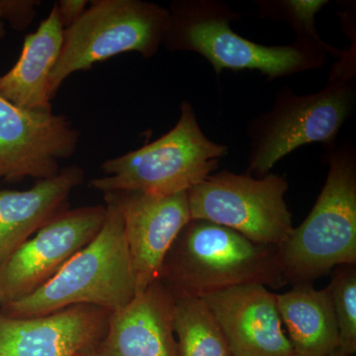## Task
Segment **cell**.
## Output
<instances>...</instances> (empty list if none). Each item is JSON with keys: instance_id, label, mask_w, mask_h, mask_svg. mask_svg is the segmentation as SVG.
Wrapping results in <instances>:
<instances>
[{"instance_id": "obj_4", "label": "cell", "mask_w": 356, "mask_h": 356, "mask_svg": "<svg viewBox=\"0 0 356 356\" xmlns=\"http://www.w3.org/2000/svg\"><path fill=\"white\" fill-rule=\"evenodd\" d=\"M105 206L106 217L97 236L37 291L0 305L2 313L24 318L76 305L110 312L127 305L136 286L123 219L113 203L105 201Z\"/></svg>"}, {"instance_id": "obj_21", "label": "cell", "mask_w": 356, "mask_h": 356, "mask_svg": "<svg viewBox=\"0 0 356 356\" xmlns=\"http://www.w3.org/2000/svg\"><path fill=\"white\" fill-rule=\"evenodd\" d=\"M40 4L37 0H0V39L6 37L7 23L16 30L31 24Z\"/></svg>"}, {"instance_id": "obj_13", "label": "cell", "mask_w": 356, "mask_h": 356, "mask_svg": "<svg viewBox=\"0 0 356 356\" xmlns=\"http://www.w3.org/2000/svg\"><path fill=\"white\" fill-rule=\"evenodd\" d=\"M111 312L76 305L48 315L11 318L0 310V356H74L96 348Z\"/></svg>"}, {"instance_id": "obj_23", "label": "cell", "mask_w": 356, "mask_h": 356, "mask_svg": "<svg viewBox=\"0 0 356 356\" xmlns=\"http://www.w3.org/2000/svg\"><path fill=\"white\" fill-rule=\"evenodd\" d=\"M74 356H98L96 355L95 348H86L77 353Z\"/></svg>"}, {"instance_id": "obj_2", "label": "cell", "mask_w": 356, "mask_h": 356, "mask_svg": "<svg viewBox=\"0 0 356 356\" xmlns=\"http://www.w3.org/2000/svg\"><path fill=\"white\" fill-rule=\"evenodd\" d=\"M355 55L346 51L318 92L299 95L290 88L280 89L271 108L248 122L247 175L266 177L280 159L305 145L336 146L339 132L355 113Z\"/></svg>"}, {"instance_id": "obj_1", "label": "cell", "mask_w": 356, "mask_h": 356, "mask_svg": "<svg viewBox=\"0 0 356 356\" xmlns=\"http://www.w3.org/2000/svg\"><path fill=\"white\" fill-rule=\"evenodd\" d=\"M168 10L170 21L163 46L199 54L217 76L225 70H257L273 81L322 69L327 55L341 58L346 51L301 38L285 46L255 43L234 31L231 23L243 15L219 0H177Z\"/></svg>"}, {"instance_id": "obj_6", "label": "cell", "mask_w": 356, "mask_h": 356, "mask_svg": "<svg viewBox=\"0 0 356 356\" xmlns=\"http://www.w3.org/2000/svg\"><path fill=\"white\" fill-rule=\"evenodd\" d=\"M228 147L209 139L188 102L180 105L172 130L140 149L102 163L104 177L89 185L102 193L138 191L153 195L187 192L214 173Z\"/></svg>"}, {"instance_id": "obj_7", "label": "cell", "mask_w": 356, "mask_h": 356, "mask_svg": "<svg viewBox=\"0 0 356 356\" xmlns=\"http://www.w3.org/2000/svg\"><path fill=\"white\" fill-rule=\"evenodd\" d=\"M83 15L65 28L60 57L50 79L51 99L74 72L125 53L153 58L163 46L170 13L143 0H95Z\"/></svg>"}, {"instance_id": "obj_20", "label": "cell", "mask_w": 356, "mask_h": 356, "mask_svg": "<svg viewBox=\"0 0 356 356\" xmlns=\"http://www.w3.org/2000/svg\"><path fill=\"white\" fill-rule=\"evenodd\" d=\"M257 13L264 19L284 21L296 32L297 38L306 39L316 44H327L318 36L315 18L325 0H257Z\"/></svg>"}, {"instance_id": "obj_22", "label": "cell", "mask_w": 356, "mask_h": 356, "mask_svg": "<svg viewBox=\"0 0 356 356\" xmlns=\"http://www.w3.org/2000/svg\"><path fill=\"white\" fill-rule=\"evenodd\" d=\"M57 4L58 13L65 28L74 24V22L86 10L88 1L86 0H60Z\"/></svg>"}, {"instance_id": "obj_5", "label": "cell", "mask_w": 356, "mask_h": 356, "mask_svg": "<svg viewBox=\"0 0 356 356\" xmlns=\"http://www.w3.org/2000/svg\"><path fill=\"white\" fill-rule=\"evenodd\" d=\"M327 175L310 214L278 248L286 282H311L343 266L356 264V151L327 149Z\"/></svg>"}, {"instance_id": "obj_19", "label": "cell", "mask_w": 356, "mask_h": 356, "mask_svg": "<svg viewBox=\"0 0 356 356\" xmlns=\"http://www.w3.org/2000/svg\"><path fill=\"white\" fill-rule=\"evenodd\" d=\"M332 309L339 329V350L348 356L356 353V267H337L331 284Z\"/></svg>"}, {"instance_id": "obj_3", "label": "cell", "mask_w": 356, "mask_h": 356, "mask_svg": "<svg viewBox=\"0 0 356 356\" xmlns=\"http://www.w3.org/2000/svg\"><path fill=\"white\" fill-rule=\"evenodd\" d=\"M159 280L175 296L198 298L241 285L280 288L287 283L277 247L201 219H191L178 235Z\"/></svg>"}, {"instance_id": "obj_8", "label": "cell", "mask_w": 356, "mask_h": 356, "mask_svg": "<svg viewBox=\"0 0 356 356\" xmlns=\"http://www.w3.org/2000/svg\"><path fill=\"white\" fill-rule=\"evenodd\" d=\"M282 175H236L222 170L187 191L191 219L226 227L259 245L280 248L293 229Z\"/></svg>"}, {"instance_id": "obj_16", "label": "cell", "mask_w": 356, "mask_h": 356, "mask_svg": "<svg viewBox=\"0 0 356 356\" xmlns=\"http://www.w3.org/2000/svg\"><path fill=\"white\" fill-rule=\"evenodd\" d=\"M65 26L57 4L36 31L28 34L16 64L0 76V97L33 111H53L50 79L64 41Z\"/></svg>"}, {"instance_id": "obj_17", "label": "cell", "mask_w": 356, "mask_h": 356, "mask_svg": "<svg viewBox=\"0 0 356 356\" xmlns=\"http://www.w3.org/2000/svg\"><path fill=\"white\" fill-rule=\"evenodd\" d=\"M276 301L293 356H329L339 350V329L327 287L297 283L289 291L276 294Z\"/></svg>"}, {"instance_id": "obj_11", "label": "cell", "mask_w": 356, "mask_h": 356, "mask_svg": "<svg viewBox=\"0 0 356 356\" xmlns=\"http://www.w3.org/2000/svg\"><path fill=\"white\" fill-rule=\"evenodd\" d=\"M104 194L118 208L132 262L136 295L158 280L166 255L191 222L187 192L153 195L138 191Z\"/></svg>"}, {"instance_id": "obj_18", "label": "cell", "mask_w": 356, "mask_h": 356, "mask_svg": "<svg viewBox=\"0 0 356 356\" xmlns=\"http://www.w3.org/2000/svg\"><path fill=\"white\" fill-rule=\"evenodd\" d=\"M177 356H233L221 327L202 298L175 296Z\"/></svg>"}, {"instance_id": "obj_10", "label": "cell", "mask_w": 356, "mask_h": 356, "mask_svg": "<svg viewBox=\"0 0 356 356\" xmlns=\"http://www.w3.org/2000/svg\"><path fill=\"white\" fill-rule=\"evenodd\" d=\"M79 138L65 115L19 108L0 97V181L56 177L60 159L76 153Z\"/></svg>"}, {"instance_id": "obj_14", "label": "cell", "mask_w": 356, "mask_h": 356, "mask_svg": "<svg viewBox=\"0 0 356 356\" xmlns=\"http://www.w3.org/2000/svg\"><path fill=\"white\" fill-rule=\"evenodd\" d=\"M175 295L158 280L119 310L111 312L98 356H177L173 329Z\"/></svg>"}, {"instance_id": "obj_9", "label": "cell", "mask_w": 356, "mask_h": 356, "mask_svg": "<svg viewBox=\"0 0 356 356\" xmlns=\"http://www.w3.org/2000/svg\"><path fill=\"white\" fill-rule=\"evenodd\" d=\"M106 206L65 210L47 222L0 264V305L46 284L102 229Z\"/></svg>"}, {"instance_id": "obj_12", "label": "cell", "mask_w": 356, "mask_h": 356, "mask_svg": "<svg viewBox=\"0 0 356 356\" xmlns=\"http://www.w3.org/2000/svg\"><path fill=\"white\" fill-rule=\"evenodd\" d=\"M233 356H293L276 294L261 284L231 287L202 297Z\"/></svg>"}, {"instance_id": "obj_15", "label": "cell", "mask_w": 356, "mask_h": 356, "mask_svg": "<svg viewBox=\"0 0 356 356\" xmlns=\"http://www.w3.org/2000/svg\"><path fill=\"white\" fill-rule=\"evenodd\" d=\"M84 170L74 165L56 177L38 180L24 191L0 189V264L33 234L67 210L70 193L83 184Z\"/></svg>"}, {"instance_id": "obj_24", "label": "cell", "mask_w": 356, "mask_h": 356, "mask_svg": "<svg viewBox=\"0 0 356 356\" xmlns=\"http://www.w3.org/2000/svg\"><path fill=\"white\" fill-rule=\"evenodd\" d=\"M329 356H348V355H343V353H341V350H337L336 351H334V353H332L331 355H329Z\"/></svg>"}]
</instances>
